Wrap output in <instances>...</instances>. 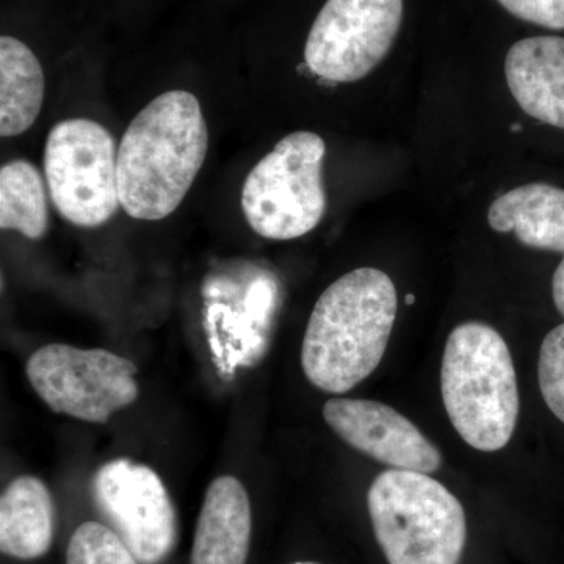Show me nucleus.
I'll return each instance as SVG.
<instances>
[{
    "mask_svg": "<svg viewBox=\"0 0 564 564\" xmlns=\"http://www.w3.org/2000/svg\"><path fill=\"white\" fill-rule=\"evenodd\" d=\"M209 150L198 98L172 90L133 118L118 148V193L135 220L159 221L184 202Z\"/></svg>",
    "mask_w": 564,
    "mask_h": 564,
    "instance_id": "1",
    "label": "nucleus"
},
{
    "mask_svg": "<svg viewBox=\"0 0 564 564\" xmlns=\"http://www.w3.org/2000/svg\"><path fill=\"white\" fill-rule=\"evenodd\" d=\"M395 285L377 269H356L333 282L315 303L302 347L310 383L345 393L375 372L397 318Z\"/></svg>",
    "mask_w": 564,
    "mask_h": 564,
    "instance_id": "2",
    "label": "nucleus"
},
{
    "mask_svg": "<svg viewBox=\"0 0 564 564\" xmlns=\"http://www.w3.org/2000/svg\"><path fill=\"white\" fill-rule=\"evenodd\" d=\"M441 389L456 433L470 447L497 452L519 417V388L507 343L484 322L456 326L445 344Z\"/></svg>",
    "mask_w": 564,
    "mask_h": 564,
    "instance_id": "3",
    "label": "nucleus"
},
{
    "mask_svg": "<svg viewBox=\"0 0 564 564\" xmlns=\"http://www.w3.org/2000/svg\"><path fill=\"white\" fill-rule=\"evenodd\" d=\"M370 521L389 564H458L467 540L462 502L429 474L389 469L367 494Z\"/></svg>",
    "mask_w": 564,
    "mask_h": 564,
    "instance_id": "4",
    "label": "nucleus"
},
{
    "mask_svg": "<svg viewBox=\"0 0 564 564\" xmlns=\"http://www.w3.org/2000/svg\"><path fill=\"white\" fill-rule=\"evenodd\" d=\"M325 154L321 135L299 131L256 163L242 187V210L252 231L270 240H292L317 228L326 210Z\"/></svg>",
    "mask_w": 564,
    "mask_h": 564,
    "instance_id": "5",
    "label": "nucleus"
},
{
    "mask_svg": "<svg viewBox=\"0 0 564 564\" xmlns=\"http://www.w3.org/2000/svg\"><path fill=\"white\" fill-rule=\"evenodd\" d=\"M44 177L55 209L79 228H99L117 214L118 150L99 122H57L44 147Z\"/></svg>",
    "mask_w": 564,
    "mask_h": 564,
    "instance_id": "6",
    "label": "nucleus"
},
{
    "mask_svg": "<svg viewBox=\"0 0 564 564\" xmlns=\"http://www.w3.org/2000/svg\"><path fill=\"white\" fill-rule=\"evenodd\" d=\"M25 372L51 411L84 422H109L140 392L135 364L101 348L44 345L29 358Z\"/></svg>",
    "mask_w": 564,
    "mask_h": 564,
    "instance_id": "7",
    "label": "nucleus"
},
{
    "mask_svg": "<svg viewBox=\"0 0 564 564\" xmlns=\"http://www.w3.org/2000/svg\"><path fill=\"white\" fill-rule=\"evenodd\" d=\"M402 20L403 0H326L307 35L304 63L323 80H361L384 61Z\"/></svg>",
    "mask_w": 564,
    "mask_h": 564,
    "instance_id": "8",
    "label": "nucleus"
},
{
    "mask_svg": "<svg viewBox=\"0 0 564 564\" xmlns=\"http://www.w3.org/2000/svg\"><path fill=\"white\" fill-rule=\"evenodd\" d=\"M96 510L141 564H161L177 541V514L162 478L150 466L117 458L91 480Z\"/></svg>",
    "mask_w": 564,
    "mask_h": 564,
    "instance_id": "9",
    "label": "nucleus"
},
{
    "mask_svg": "<svg viewBox=\"0 0 564 564\" xmlns=\"http://www.w3.org/2000/svg\"><path fill=\"white\" fill-rule=\"evenodd\" d=\"M323 419L340 440L392 469L433 474L443 464L440 451L410 419L375 400L332 399Z\"/></svg>",
    "mask_w": 564,
    "mask_h": 564,
    "instance_id": "10",
    "label": "nucleus"
},
{
    "mask_svg": "<svg viewBox=\"0 0 564 564\" xmlns=\"http://www.w3.org/2000/svg\"><path fill=\"white\" fill-rule=\"evenodd\" d=\"M505 77L529 117L564 131L563 36H532L514 43L505 61Z\"/></svg>",
    "mask_w": 564,
    "mask_h": 564,
    "instance_id": "11",
    "label": "nucleus"
},
{
    "mask_svg": "<svg viewBox=\"0 0 564 564\" xmlns=\"http://www.w3.org/2000/svg\"><path fill=\"white\" fill-rule=\"evenodd\" d=\"M252 516L242 481L231 475L207 488L195 538L192 564H245L250 551Z\"/></svg>",
    "mask_w": 564,
    "mask_h": 564,
    "instance_id": "12",
    "label": "nucleus"
},
{
    "mask_svg": "<svg viewBox=\"0 0 564 564\" xmlns=\"http://www.w3.org/2000/svg\"><path fill=\"white\" fill-rule=\"evenodd\" d=\"M488 223L525 247L564 252V188L544 182L516 187L491 204Z\"/></svg>",
    "mask_w": 564,
    "mask_h": 564,
    "instance_id": "13",
    "label": "nucleus"
},
{
    "mask_svg": "<svg viewBox=\"0 0 564 564\" xmlns=\"http://www.w3.org/2000/svg\"><path fill=\"white\" fill-rule=\"evenodd\" d=\"M55 534V505L50 489L33 475L14 478L0 497V551L18 560L50 552Z\"/></svg>",
    "mask_w": 564,
    "mask_h": 564,
    "instance_id": "14",
    "label": "nucleus"
},
{
    "mask_svg": "<svg viewBox=\"0 0 564 564\" xmlns=\"http://www.w3.org/2000/svg\"><path fill=\"white\" fill-rule=\"evenodd\" d=\"M43 66L28 44L14 36L0 39V135L28 132L44 102Z\"/></svg>",
    "mask_w": 564,
    "mask_h": 564,
    "instance_id": "15",
    "label": "nucleus"
},
{
    "mask_svg": "<svg viewBox=\"0 0 564 564\" xmlns=\"http://www.w3.org/2000/svg\"><path fill=\"white\" fill-rule=\"evenodd\" d=\"M47 225L46 187L36 166L28 161L6 163L0 170V228L39 240Z\"/></svg>",
    "mask_w": 564,
    "mask_h": 564,
    "instance_id": "16",
    "label": "nucleus"
},
{
    "mask_svg": "<svg viewBox=\"0 0 564 564\" xmlns=\"http://www.w3.org/2000/svg\"><path fill=\"white\" fill-rule=\"evenodd\" d=\"M131 549L109 525L84 522L70 536L66 564H139Z\"/></svg>",
    "mask_w": 564,
    "mask_h": 564,
    "instance_id": "17",
    "label": "nucleus"
},
{
    "mask_svg": "<svg viewBox=\"0 0 564 564\" xmlns=\"http://www.w3.org/2000/svg\"><path fill=\"white\" fill-rule=\"evenodd\" d=\"M538 381L549 410L564 423V323L552 329L541 345Z\"/></svg>",
    "mask_w": 564,
    "mask_h": 564,
    "instance_id": "18",
    "label": "nucleus"
},
{
    "mask_svg": "<svg viewBox=\"0 0 564 564\" xmlns=\"http://www.w3.org/2000/svg\"><path fill=\"white\" fill-rule=\"evenodd\" d=\"M508 13L518 20L564 31V0H497Z\"/></svg>",
    "mask_w": 564,
    "mask_h": 564,
    "instance_id": "19",
    "label": "nucleus"
},
{
    "mask_svg": "<svg viewBox=\"0 0 564 564\" xmlns=\"http://www.w3.org/2000/svg\"><path fill=\"white\" fill-rule=\"evenodd\" d=\"M552 296L558 313L564 317V256L560 265L556 267L554 280H552Z\"/></svg>",
    "mask_w": 564,
    "mask_h": 564,
    "instance_id": "20",
    "label": "nucleus"
},
{
    "mask_svg": "<svg viewBox=\"0 0 564 564\" xmlns=\"http://www.w3.org/2000/svg\"><path fill=\"white\" fill-rule=\"evenodd\" d=\"M406 304H414V295H406Z\"/></svg>",
    "mask_w": 564,
    "mask_h": 564,
    "instance_id": "21",
    "label": "nucleus"
},
{
    "mask_svg": "<svg viewBox=\"0 0 564 564\" xmlns=\"http://www.w3.org/2000/svg\"><path fill=\"white\" fill-rule=\"evenodd\" d=\"M291 564H321V563H314V562H296Z\"/></svg>",
    "mask_w": 564,
    "mask_h": 564,
    "instance_id": "22",
    "label": "nucleus"
}]
</instances>
